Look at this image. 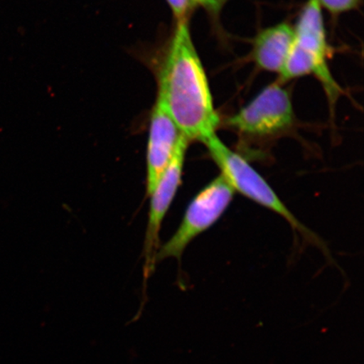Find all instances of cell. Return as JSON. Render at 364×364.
<instances>
[{
  "label": "cell",
  "instance_id": "2",
  "mask_svg": "<svg viewBox=\"0 0 364 364\" xmlns=\"http://www.w3.org/2000/svg\"><path fill=\"white\" fill-rule=\"evenodd\" d=\"M213 161L220 168L221 176L235 192L277 213L304 237L320 245L317 236L296 218L259 173L238 153L213 134L203 143Z\"/></svg>",
  "mask_w": 364,
  "mask_h": 364
},
{
  "label": "cell",
  "instance_id": "11",
  "mask_svg": "<svg viewBox=\"0 0 364 364\" xmlns=\"http://www.w3.org/2000/svg\"><path fill=\"white\" fill-rule=\"evenodd\" d=\"M198 6H202L208 11L213 13H218L225 0H196Z\"/></svg>",
  "mask_w": 364,
  "mask_h": 364
},
{
  "label": "cell",
  "instance_id": "9",
  "mask_svg": "<svg viewBox=\"0 0 364 364\" xmlns=\"http://www.w3.org/2000/svg\"><path fill=\"white\" fill-rule=\"evenodd\" d=\"M177 23L188 21L189 14L198 6L196 0H166Z\"/></svg>",
  "mask_w": 364,
  "mask_h": 364
},
{
  "label": "cell",
  "instance_id": "3",
  "mask_svg": "<svg viewBox=\"0 0 364 364\" xmlns=\"http://www.w3.org/2000/svg\"><path fill=\"white\" fill-rule=\"evenodd\" d=\"M235 193L234 189L221 175L200 191L186 208L176 233L159 249L156 263L167 258L180 261L189 244L224 215Z\"/></svg>",
  "mask_w": 364,
  "mask_h": 364
},
{
  "label": "cell",
  "instance_id": "6",
  "mask_svg": "<svg viewBox=\"0 0 364 364\" xmlns=\"http://www.w3.org/2000/svg\"><path fill=\"white\" fill-rule=\"evenodd\" d=\"M189 141L182 136L174 156L150 193L149 220L144 247V272L148 277L154 270L159 250V231L181 183L186 149Z\"/></svg>",
  "mask_w": 364,
  "mask_h": 364
},
{
  "label": "cell",
  "instance_id": "1",
  "mask_svg": "<svg viewBox=\"0 0 364 364\" xmlns=\"http://www.w3.org/2000/svg\"><path fill=\"white\" fill-rule=\"evenodd\" d=\"M159 84L157 102L189 142L203 144L216 134L220 117L188 21L177 23Z\"/></svg>",
  "mask_w": 364,
  "mask_h": 364
},
{
  "label": "cell",
  "instance_id": "7",
  "mask_svg": "<svg viewBox=\"0 0 364 364\" xmlns=\"http://www.w3.org/2000/svg\"><path fill=\"white\" fill-rule=\"evenodd\" d=\"M178 127L161 104L156 102L151 118L147 148V194L149 196L169 165L182 138Z\"/></svg>",
  "mask_w": 364,
  "mask_h": 364
},
{
  "label": "cell",
  "instance_id": "4",
  "mask_svg": "<svg viewBox=\"0 0 364 364\" xmlns=\"http://www.w3.org/2000/svg\"><path fill=\"white\" fill-rule=\"evenodd\" d=\"M294 122L289 92L276 82L267 86L247 106L231 116L226 124L245 135L263 136L289 129Z\"/></svg>",
  "mask_w": 364,
  "mask_h": 364
},
{
  "label": "cell",
  "instance_id": "5",
  "mask_svg": "<svg viewBox=\"0 0 364 364\" xmlns=\"http://www.w3.org/2000/svg\"><path fill=\"white\" fill-rule=\"evenodd\" d=\"M294 29V48L306 59L312 75L320 80L330 101L335 102L341 90L332 76L327 63L329 48L322 8L318 0H308L304 4Z\"/></svg>",
  "mask_w": 364,
  "mask_h": 364
},
{
  "label": "cell",
  "instance_id": "10",
  "mask_svg": "<svg viewBox=\"0 0 364 364\" xmlns=\"http://www.w3.org/2000/svg\"><path fill=\"white\" fill-rule=\"evenodd\" d=\"M321 8L332 14H341L352 11L357 7L359 0H318Z\"/></svg>",
  "mask_w": 364,
  "mask_h": 364
},
{
  "label": "cell",
  "instance_id": "8",
  "mask_svg": "<svg viewBox=\"0 0 364 364\" xmlns=\"http://www.w3.org/2000/svg\"><path fill=\"white\" fill-rule=\"evenodd\" d=\"M294 42V29L287 23L268 27L254 41L253 61L262 70L280 75Z\"/></svg>",
  "mask_w": 364,
  "mask_h": 364
}]
</instances>
